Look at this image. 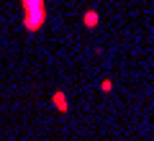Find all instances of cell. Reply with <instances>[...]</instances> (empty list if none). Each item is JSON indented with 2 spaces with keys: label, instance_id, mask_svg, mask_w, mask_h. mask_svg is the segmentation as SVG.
Here are the masks:
<instances>
[{
  "label": "cell",
  "instance_id": "obj_3",
  "mask_svg": "<svg viewBox=\"0 0 154 141\" xmlns=\"http://www.w3.org/2000/svg\"><path fill=\"white\" fill-rule=\"evenodd\" d=\"M54 103L59 105V110H62V113L67 110V103H64V95H62V92H57V95H54Z\"/></svg>",
  "mask_w": 154,
  "mask_h": 141
},
{
  "label": "cell",
  "instance_id": "obj_4",
  "mask_svg": "<svg viewBox=\"0 0 154 141\" xmlns=\"http://www.w3.org/2000/svg\"><path fill=\"white\" fill-rule=\"evenodd\" d=\"M110 87H113V85H110V80H103V92H110Z\"/></svg>",
  "mask_w": 154,
  "mask_h": 141
},
{
  "label": "cell",
  "instance_id": "obj_1",
  "mask_svg": "<svg viewBox=\"0 0 154 141\" xmlns=\"http://www.w3.org/2000/svg\"><path fill=\"white\" fill-rule=\"evenodd\" d=\"M44 21H46L44 0H23V26L28 31H38Z\"/></svg>",
  "mask_w": 154,
  "mask_h": 141
},
{
  "label": "cell",
  "instance_id": "obj_2",
  "mask_svg": "<svg viewBox=\"0 0 154 141\" xmlns=\"http://www.w3.org/2000/svg\"><path fill=\"white\" fill-rule=\"evenodd\" d=\"M82 21H85V26H88V28H95V26H98V13H95V11H88Z\"/></svg>",
  "mask_w": 154,
  "mask_h": 141
}]
</instances>
